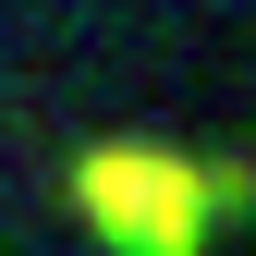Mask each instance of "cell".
<instances>
[{"label": "cell", "instance_id": "6da1fadb", "mask_svg": "<svg viewBox=\"0 0 256 256\" xmlns=\"http://www.w3.org/2000/svg\"><path fill=\"white\" fill-rule=\"evenodd\" d=\"M61 208L98 256H220V232H256V158L244 146H158V134H86L61 158Z\"/></svg>", "mask_w": 256, "mask_h": 256}]
</instances>
